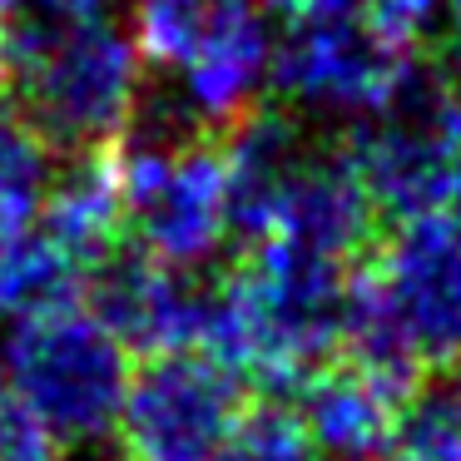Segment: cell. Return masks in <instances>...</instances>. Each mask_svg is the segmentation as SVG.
I'll use <instances>...</instances> for the list:
<instances>
[{
    "mask_svg": "<svg viewBox=\"0 0 461 461\" xmlns=\"http://www.w3.org/2000/svg\"><path fill=\"white\" fill-rule=\"evenodd\" d=\"M85 293V268L35 223L21 233H0V318H31L41 308L70 303Z\"/></svg>",
    "mask_w": 461,
    "mask_h": 461,
    "instance_id": "cell-13",
    "label": "cell"
},
{
    "mask_svg": "<svg viewBox=\"0 0 461 461\" xmlns=\"http://www.w3.org/2000/svg\"><path fill=\"white\" fill-rule=\"evenodd\" d=\"M273 5L288 15V25L293 21H362V25H372L387 0H273Z\"/></svg>",
    "mask_w": 461,
    "mask_h": 461,
    "instance_id": "cell-18",
    "label": "cell"
},
{
    "mask_svg": "<svg viewBox=\"0 0 461 461\" xmlns=\"http://www.w3.org/2000/svg\"><path fill=\"white\" fill-rule=\"evenodd\" d=\"M407 397L411 392L338 357L322 362L298 387V421L308 431L312 451H328L338 461H377L387 456L392 427H397V411Z\"/></svg>",
    "mask_w": 461,
    "mask_h": 461,
    "instance_id": "cell-10",
    "label": "cell"
},
{
    "mask_svg": "<svg viewBox=\"0 0 461 461\" xmlns=\"http://www.w3.org/2000/svg\"><path fill=\"white\" fill-rule=\"evenodd\" d=\"M451 75H456V90H461V21H456V35H451Z\"/></svg>",
    "mask_w": 461,
    "mask_h": 461,
    "instance_id": "cell-21",
    "label": "cell"
},
{
    "mask_svg": "<svg viewBox=\"0 0 461 461\" xmlns=\"http://www.w3.org/2000/svg\"><path fill=\"white\" fill-rule=\"evenodd\" d=\"M90 308L100 322L140 357L154 352H184L199 342L203 283L189 273L154 263L140 249H114L100 268L85 278Z\"/></svg>",
    "mask_w": 461,
    "mask_h": 461,
    "instance_id": "cell-9",
    "label": "cell"
},
{
    "mask_svg": "<svg viewBox=\"0 0 461 461\" xmlns=\"http://www.w3.org/2000/svg\"><path fill=\"white\" fill-rule=\"evenodd\" d=\"M25 15H31V0H0V41H5Z\"/></svg>",
    "mask_w": 461,
    "mask_h": 461,
    "instance_id": "cell-20",
    "label": "cell"
},
{
    "mask_svg": "<svg viewBox=\"0 0 461 461\" xmlns=\"http://www.w3.org/2000/svg\"><path fill=\"white\" fill-rule=\"evenodd\" d=\"M342 357L402 392L461 367V213L402 219L348 268Z\"/></svg>",
    "mask_w": 461,
    "mask_h": 461,
    "instance_id": "cell-1",
    "label": "cell"
},
{
    "mask_svg": "<svg viewBox=\"0 0 461 461\" xmlns=\"http://www.w3.org/2000/svg\"><path fill=\"white\" fill-rule=\"evenodd\" d=\"M104 0H31V15H90Z\"/></svg>",
    "mask_w": 461,
    "mask_h": 461,
    "instance_id": "cell-19",
    "label": "cell"
},
{
    "mask_svg": "<svg viewBox=\"0 0 461 461\" xmlns=\"http://www.w3.org/2000/svg\"><path fill=\"white\" fill-rule=\"evenodd\" d=\"M60 451L65 441L21 397L0 387V461H60Z\"/></svg>",
    "mask_w": 461,
    "mask_h": 461,
    "instance_id": "cell-17",
    "label": "cell"
},
{
    "mask_svg": "<svg viewBox=\"0 0 461 461\" xmlns=\"http://www.w3.org/2000/svg\"><path fill=\"white\" fill-rule=\"evenodd\" d=\"M377 219L461 213V90L421 85L382 120H362L342 140Z\"/></svg>",
    "mask_w": 461,
    "mask_h": 461,
    "instance_id": "cell-7",
    "label": "cell"
},
{
    "mask_svg": "<svg viewBox=\"0 0 461 461\" xmlns=\"http://www.w3.org/2000/svg\"><path fill=\"white\" fill-rule=\"evenodd\" d=\"M382 461H461V367L417 382Z\"/></svg>",
    "mask_w": 461,
    "mask_h": 461,
    "instance_id": "cell-15",
    "label": "cell"
},
{
    "mask_svg": "<svg viewBox=\"0 0 461 461\" xmlns=\"http://www.w3.org/2000/svg\"><path fill=\"white\" fill-rule=\"evenodd\" d=\"M209 461H318L308 431H303L298 411L278 407V402H258L243 407L233 431L219 441Z\"/></svg>",
    "mask_w": 461,
    "mask_h": 461,
    "instance_id": "cell-16",
    "label": "cell"
},
{
    "mask_svg": "<svg viewBox=\"0 0 461 461\" xmlns=\"http://www.w3.org/2000/svg\"><path fill=\"white\" fill-rule=\"evenodd\" d=\"M451 5H456V11H461V0H451Z\"/></svg>",
    "mask_w": 461,
    "mask_h": 461,
    "instance_id": "cell-23",
    "label": "cell"
},
{
    "mask_svg": "<svg viewBox=\"0 0 461 461\" xmlns=\"http://www.w3.org/2000/svg\"><path fill=\"white\" fill-rule=\"evenodd\" d=\"M124 229L154 263L194 273L229 239V154L223 134L120 149Z\"/></svg>",
    "mask_w": 461,
    "mask_h": 461,
    "instance_id": "cell-5",
    "label": "cell"
},
{
    "mask_svg": "<svg viewBox=\"0 0 461 461\" xmlns=\"http://www.w3.org/2000/svg\"><path fill=\"white\" fill-rule=\"evenodd\" d=\"M268 85L288 104L348 120H382L427 85L411 45H392L362 21H293L268 50Z\"/></svg>",
    "mask_w": 461,
    "mask_h": 461,
    "instance_id": "cell-6",
    "label": "cell"
},
{
    "mask_svg": "<svg viewBox=\"0 0 461 461\" xmlns=\"http://www.w3.org/2000/svg\"><path fill=\"white\" fill-rule=\"evenodd\" d=\"M348 268L293 243H249L219 283H203L194 352L223 362L249 387H303L342 342Z\"/></svg>",
    "mask_w": 461,
    "mask_h": 461,
    "instance_id": "cell-2",
    "label": "cell"
},
{
    "mask_svg": "<svg viewBox=\"0 0 461 461\" xmlns=\"http://www.w3.org/2000/svg\"><path fill=\"white\" fill-rule=\"evenodd\" d=\"M41 229L70 253L90 278L114 249H124V189H120V144L95 154H75L41 209Z\"/></svg>",
    "mask_w": 461,
    "mask_h": 461,
    "instance_id": "cell-12",
    "label": "cell"
},
{
    "mask_svg": "<svg viewBox=\"0 0 461 461\" xmlns=\"http://www.w3.org/2000/svg\"><path fill=\"white\" fill-rule=\"evenodd\" d=\"M140 50L104 11L25 15L0 41V85L50 149L95 154L124 140L140 104Z\"/></svg>",
    "mask_w": 461,
    "mask_h": 461,
    "instance_id": "cell-3",
    "label": "cell"
},
{
    "mask_svg": "<svg viewBox=\"0 0 461 461\" xmlns=\"http://www.w3.org/2000/svg\"><path fill=\"white\" fill-rule=\"evenodd\" d=\"M55 149L15 95L0 85V233H21L41 223V209L55 189Z\"/></svg>",
    "mask_w": 461,
    "mask_h": 461,
    "instance_id": "cell-14",
    "label": "cell"
},
{
    "mask_svg": "<svg viewBox=\"0 0 461 461\" xmlns=\"http://www.w3.org/2000/svg\"><path fill=\"white\" fill-rule=\"evenodd\" d=\"M249 407V382L203 352H154L130 367L114 431L130 461H209Z\"/></svg>",
    "mask_w": 461,
    "mask_h": 461,
    "instance_id": "cell-8",
    "label": "cell"
},
{
    "mask_svg": "<svg viewBox=\"0 0 461 461\" xmlns=\"http://www.w3.org/2000/svg\"><path fill=\"white\" fill-rule=\"evenodd\" d=\"M268 50L273 35L258 21V11H229L199 41V50L179 65L184 104L199 134H229L253 114V100L268 85Z\"/></svg>",
    "mask_w": 461,
    "mask_h": 461,
    "instance_id": "cell-11",
    "label": "cell"
},
{
    "mask_svg": "<svg viewBox=\"0 0 461 461\" xmlns=\"http://www.w3.org/2000/svg\"><path fill=\"white\" fill-rule=\"evenodd\" d=\"M209 5H219V11H249V5H258V0H209Z\"/></svg>",
    "mask_w": 461,
    "mask_h": 461,
    "instance_id": "cell-22",
    "label": "cell"
},
{
    "mask_svg": "<svg viewBox=\"0 0 461 461\" xmlns=\"http://www.w3.org/2000/svg\"><path fill=\"white\" fill-rule=\"evenodd\" d=\"M130 367V348L104 328L85 298L15 318L0 348L5 392L21 397L65 447L114 431Z\"/></svg>",
    "mask_w": 461,
    "mask_h": 461,
    "instance_id": "cell-4",
    "label": "cell"
}]
</instances>
